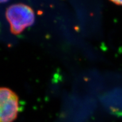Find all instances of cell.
I'll return each instance as SVG.
<instances>
[{
	"mask_svg": "<svg viewBox=\"0 0 122 122\" xmlns=\"http://www.w3.org/2000/svg\"><path fill=\"white\" fill-rule=\"evenodd\" d=\"M6 18L10 24L11 32L18 35L34 23L35 15L31 7L25 4H17L7 9Z\"/></svg>",
	"mask_w": 122,
	"mask_h": 122,
	"instance_id": "1",
	"label": "cell"
},
{
	"mask_svg": "<svg viewBox=\"0 0 122 122\" xmlns=\"http://www.w3.org/2000/svg\"><path fill=\"white\" fill-rule=\"evenodd\" d=\"M19 111L17 94L8 88L0 87V122H13Z\"/></svg>",
	"mask_w": 122,
	"mask_h": 122,
	"instance_id": "2",
	"label": "cell"
},
{
	"mask_svg": "<svg viewBox=\"0 0 122 122\" xmlns=\"http://www.w3.org/2000/svg\"><path fill=\"white\" fill-rule=\"evenodd\" d=\"M112 2L118 5H122V0H110Z\"/></svg>",
	"mask_w": 122,
	"mask_h": 122,
	"instance_id": "3",
	"label": "cell"
},
{
	"mask_svg": "<svg viewBox=\"0 0 122 122\" xmlns=\"http://www.w3.org/2000/svg\"><path fill=\"white\" fill-rule=\"evenodd\" d=\"M9 0H0V4H2V3L6 2Z\"/></svg>",
	"mask_w": 122,
	"mask_h": 122,
	"instance_id": "4",
	"label": "cell"
}]
</instances>
